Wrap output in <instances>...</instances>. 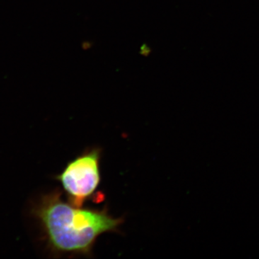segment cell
<instances>
[{"mask_svg":"<svg viewBox=\"0 0 259 259\" xmlns=\"http://www.w3.org/2000/svg\"><path fill=\"white\" fill-rule=\"evenodd\" d=\"M81 47H82V49L83 50H88L90 48L93 47V42L90 41H84L82 42L81 44Z\"/></svg>","mask_w":259,"mask_h":259,"instance_id":"obj_4","label":"cell"},{"mask_svg":"<svg viewBox=\"0 0 259 259\" xmlns=\"http://www.w3.org/2000/svg\"><path fill=\"white\" fill-rule=\"evenodd\" d=\"M60 191L42 196L31 213L41 225L53 254L91 257L97 238L120 229L123 218H114L107 209L76 207L63 200Z\"/></svg>","mask_w":259,"mask_h":259,"instance_id":"obj_1","label":"cell"},{"mask_svg":"<svg viewBox=\"0 0 259 259\" xmlns=\"http://www.w3.org/2000/svg\"><path fill=\"white\" fill-rule=\"evenodd\" d=\"M151 52H152V50H151V47L146 44H143L141 49H140V54L144 56V57H148L151 54Z\"/></svg>","mask_w":259,"mask_h":259,"instance_id":"obj_3","label":"cell"},{"mask_svg":"<svg viewBox=\"0 0 259 259\" xmlns=\"http://www.w3.org/2000/svg\"><path fill=\"white\" fill-rule=\"evenodd\" d=\"M101 155V148L87 150L69 161L56 177L67 194L68 201L76 207H83L85 202L95 195L100 187Z\"/></svg>","mask_w":259,"mask_h":259,"instance_id":"obj_2","label":"cell"}]
</instances>
